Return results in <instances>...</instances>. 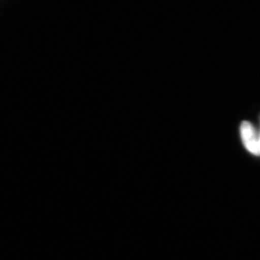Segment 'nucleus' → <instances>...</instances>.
Wrapping results in <instances>:
<instances>
[{
  "label": "nucleus",
  "mask_w": 260,
  "mask_h": 260,
  "mask_svg": "<svg viewBox=\"0 0 260 260\" xmlns=\"http://www.w3.org/2000/svg\"><path fill=\"white\" fill-rule=\"evenodd\" d=\"M259 155H260V132L259 133Z\"/></svg>",
  "instance_id": "2"
},
{
  "label": "nucleus",
  "mask_w": 260,
  "mask_h": 260,
  "mask_svg": "<svg viewBox=\"0 0 260 260\" xmlns=\"http://www.w3.org/2000/svg\"><path fill=\"white\" fill-rule=\"evenodd\" d=\"M240 135L246 150L254 156L259 157V133L249 121H242Z\"/></svg>",
  "instance_id": "1"
}]
</instances>
